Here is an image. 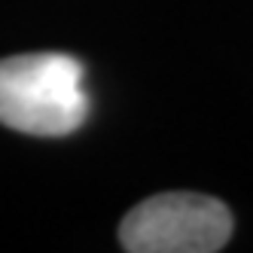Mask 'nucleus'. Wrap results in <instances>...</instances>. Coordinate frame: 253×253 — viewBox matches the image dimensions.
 I'll use <instances>...</instances> for the list:
<instances>
[{
	"label": "nucleus",
	"mask_w": 253,
	"mask_h": 253,
	"mask_svg": "<svg viewBox=\"0 0 253 253\" xmlns=\"http://www.w3.org/2000/svg\"><path fill=\"white\" fill-rule=\"evenodd\" d=\"M232 211L202 192H159L143 198L119 223L128 253H216L232 238Z\"/></svg>",
	"instance_id": "obj_2"
},
{
	"label": "nucleus",
	"mask_w": 253,
	"mask_h": 253,
	"mask_svg": "<svg viewBox=\"0 0 253 253\" xmlns=\"http://www.w3.org/2000/svg\"><path fill=\"white\" fill-rule=\"evenodd\" d=\"M88 116L85 67L64 52L0 58V125L34 137H67Z\"/></svg>",
	"instance_id": "obj_1"
}]
</instances>
